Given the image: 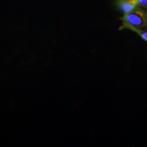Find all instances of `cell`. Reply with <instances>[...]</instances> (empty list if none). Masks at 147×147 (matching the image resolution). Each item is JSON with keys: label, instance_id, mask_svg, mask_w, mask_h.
I'll return each instance as SVG.
<instances>
[{"label": "cell", "instance_id": "obj_1", "mask_svg": "<svg viewBox=\"0 0 147 147\" xmlns=\"http://www.w3.org/2000/svg\"><path fill=\"white\" fill-rule=\"evenodd\" d=\"M121 20L123 23L119 29H127L131 31L147 29V10L139 7L124 14Z\"/></svg>", "mask_w": 147, "mask_h": 147}, {"label": "cell", "instance_id": "obj_2", "mask_svg": "<svg viewBox=\"0 0 147 147\" xmlns=\"http://www.w3.org/2000/svg\"><path fill=\"white\" fill-rule=\"evenodd\" d=\"M116 3L118 8L124 14L138 8L137 5V0H116Z\"/></svg>", "mask_w": 147, "mask_h": 147}, {"label": "cell", "instance_id": "obj_3", "mask_svg": "<svg viewBox=\"0 0 147 147\" xmlns=\"http://www.w3.org/2000/svg\"><path fill=\"white\" fill-rule=\"evenodd\" d=\"M133 32L137 33L143 40L147 42V29L144 30H140V29H134Z\"/></svg>", "mask_w": 147, "mask_h": 147}, {"label": "cell", "instance_id": "obj_4", "mask_svg": "<svg viewBox=\"0 0 147 147\" xmlns=\"http://www.w3.org/2000/svg\"><path fill=\"white\" fill-rule=\"evenodd\" d=\"M138 7L147 10V0H137Z\"/></svg>", "mask_w": 147, "mask_h": 147}]
</instances>
